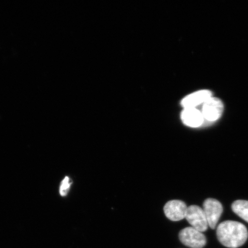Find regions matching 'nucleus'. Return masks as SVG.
Listing matches in <instances>:
<instances>
[{"instance_id": "10", "label": "nucleus", "mask_w": 248, "mask_h": 248, "mask_svg": "<svg viewBox=\"0 0 248 248\" xmlns=\"http://www.w3.org/2000/svg\"><path fill=\"white\" fill-rule=\"evenodd\" d=\"M71 183L70 182V179L66 176L62 182V184L60 187V194L61 196L64 197L68 193V191L69 190Z\"/></svg>"}, {"instance_id": "4", "label": "nucleus", "mask_w": 248, "mask_h": 248, "mask_svg": "<svg viewBox=\"0 0 248 248\" xmlns=\"http://www.w3.org/2000/svg\"><path fill=\"white\" fill-rule=\"evenodd\" d=\"M203 210L209 227L215 229L223 212L222 204L217 200L208 198L203 202Z\"/></svg>"}, {"instance_id": "7", "label": "nucleus", "mask_w": 248, "mask_h": 248, "mask_svg": "<svg viewBox=\"0 0 248 248\" xmlns=\"http://www.w3.org/2000/svg\"><path fill=\"white\" fill-rule=\"evenodd\" d=\"M213 97V93L209 90H201L186 96L183 99L181 104L184 108H197L203 104L207 100Z\"/></svg>"}, {"instance_id": "3", "label": "nucleus", "mask_w": 248, "mask_h": 248, "mask_svg": "<svg viewBox=\"0 0 248 248\" xmlns=\"http://www.w3.org/2000/svg\"><path fill=\"white\" fill-rule=\"evenodd\" d=\"M185 218L191 227L198 231L203 232L208 229L209 225L205 214L200 206L191 205L188 207Z\"/></svg>"}, {"instance_id": "8", "label": "nucleus", "mask_w": 248, "mask_h": 248, "mask_svg": "<svg viewBox=\"0 0 248 248\" xmlns=\"http://www.w3.org/2000/svg\"><path fill=\"white\" fill-rule=\"evenodd\" d=\"M181 119L185 125L191 128H197L204 122L202 113L197 108H184L181 113Z\"/></svg>"}, {"instance_id": "1", "label": "nucleus", "mask_w": 248, "mask_h": 248, "mask_svg": "<svg viewBox=\"0 0 248 248\" xmlns=\"http://www.w3.org/2000/svg\"><path fill=\"white\" fill-rule=\"evenodd\" d=\"M217 237L222 246L237 248L246 243L248 231L242 223L234 221L222 222L217 228Z\"/></svg>"}, {"instance_id": "5", "label": "nucleus", "mask_w": 248, "mask_h": 248, "mask_svg": "<svg viewBox=\"0 0 248 248\" xmlns=\"http://www.w3.org/2000/svg\"><path fill=\"white\" fill-rule=\"evenodd\" d=\"M224 107L222 102L219 98L212 97L203 104L201 112L204 120L212 122L221 117Z\"/></svg>"}, {"instance_id": "2", "label": "nucleus", "mask_w": 248, "mask_h": 248, "mask_svg": "<svg viewBox=\"0 0 248 248\" xmlns=\"http://www.w3.org/2000/svg\"><path fill=\"white\" fill-rule=\"evenodd\" d=\"M179 237L183 244L190 248H203L207 243L205 235L193 227L182 229Z\"/></svg>"}, {"instance_id": "6", "label": "nucleus", "mask_w": 248, "mask_h": 248, "mask_svg": "<svg viewBox=\"0 0 248 248\" xmlns=\"http://www.w3.org/2000/svg\"><path fill=\"white\" fill-rule=\"evenodd\" d=\"M187 208L184 202L172 200L166 204L164 207V212L170 221H179L185 218Z\"/></svg>"}, {"instance_id": "9", "label": "nucleus", "mask_w": 248, "mask_h": 248, "mask_svg": "<svg viewBox=\"0 0 248 248\" xmlns=\"http://www.w3.org/2000/svg\"><path fill=\"white\" fill-rule=\"evenodd\" d=\"M232 209L238 216L248 222V201H235L232 204Z\"/></svg>"}]
</instances>
